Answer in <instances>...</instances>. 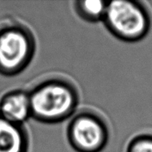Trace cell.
I'll use <instances>...</instances> for the list:
<instances>
[{
	"label": "cell",
	"mask_w": 152,
	"mask_h": 152,
	"mask_svg": "<svg viewBox=\"0 0 152 152\" xmlns=\"http://www.w3.org/2000/svg\"><path fill=\"white\" fill-rule=\"evenodd\" d=\"M31 115L43 123H57L74 115L79 93L75 84L63 76L40 80L28 92Z\"/></svg>",
	"instance_id": "cell-1"
},
{
	"label": "cell",
	"mask_w": 152,
	"mask_h": 152,
	"mask_svg": "<svg viewBox=\"0 0 152 152\" xmlns=\"http://www.w3.org/2000/svg\"><path fill=\"white\" fill-rule=\"evenodd\" d=\"M35 40L27 26L17 21L0 26V74L15 75L31 61Z\"/></svg>",
	"instance_id": "cell-2"
},
{
	"label": "cell",
	"mask_w": 152,
	"mask_h": 152,
	"mask_svg": "<svg viewBox=\"0 0 152 152\" xmlns=\"http://www.w3.org/2000/svg\"><path fill=\"white\" fill-rule=\"evenodd\" d=\"M103 20L115 36L129 42L143 39L150 29L148 13L137 1L107 2Z\"/></svg>",
	"instance_id": "cell-3"
},
{
	"label": "cell",
	"mask_w": 152,
	"mask_h": 152,
	"mask_svg": "<svg viewBox=\"0 0 152 152\" xmlns=\"http://www.w3.org/2000/svg\"><path fill=\"white\" fill-rule=\"evenodd\" d=\"M67 137L78 152H99L107 142L108 132L105 122L96 113L81 110L70 119Z\"/></svg>",
	"instance_id": "cell-4"
},
{
	"label": "cell",
	"mask_w": 152,
	"mask_h": 152,
	"mask_svg": "<svg viewBox=\"0 0 152 152\" xmlns=\"http://www.w3.org/2000/svg\"><path fill=\"white\" fill-rule=\"evenodd\" d=\"M30 115L31 108L27 92L12 91L0 100V116L5 119L22 124Z\"/></svg>",
	"instance_id": "cell-5"
},
{
	"label": "cell",
	"mask_w": 152,
	"mask_h": 152,
	"mask_svg": "<svg viewBox=\"0 0 152 152\" xmlns=\"http://www.w3.org/2000/svg\"><path fill=\"white\" fill-rule=\"evenodd\" d=\"M29 138L22 124L0 116V152H27Z\"/></svg>",
	"instance_id": "cell-6"
},
{
	"label": "cell",
	"mask_w": 152,
	"mask_h": 152,
	"mask_svg": "<svg viewBox=\"0 0 152 152\" xmlns=\"http://www.w3.org/2000/svg\"><path fill=\"white\" fill-rule=\"evenodd\" d=\"M107 2L101 0H83L75 3L77 14L82 19L90 22L103 20Z\"/></svg>",
	"instance_id": "cell-7"
},
{
	"label": "cell",
	"mask_w": 152,
	"mask_h": 152,
	"mask_svg": "<svg viewBox=\"0 0 152 152\" xmlns=\"http://www.w3.org/2000/svg\"><path fill=\"white\" fill-rule=\"evenodd\" d=\"M128 152H152V135L142 134L132 140Z\"/></svg>",
	"instance_id": "cell-8"
}]
</instances>
